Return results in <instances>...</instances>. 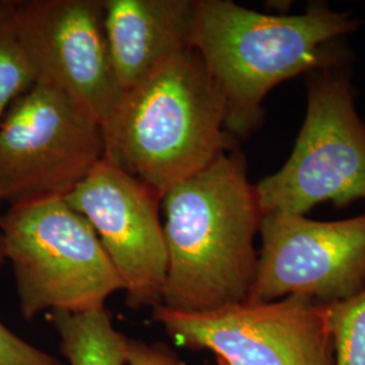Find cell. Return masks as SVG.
<instances>
[{
  "label": "cell",
  "instance_id": "ba28073f",
  "mask_svg": "<svg viewBox=\"0 0 365 365\" xmlns=\"http://www.w3.org/2000/svg\"><path fill=\"white\" fill-rule=\"evenodd\" d=\"M257 271L245 303L304 297L324 304L365 289V214L342 221L269 212L261 220Z\"/></svg>",
  "mask_w": 365,
  "mask_h": 365
},
{
  "label": "cell",
  "instance_id": "6da1fadb",
  "mask_svg": "<svg viewBox=\"0 0 365 365\" xmlns=\"http://www.w3.org/2000/svg\"><path fill=\"white\" fill-rule=\"evenodd\" d=\"M168 271L161 304L209 313L245 303L253 286L261 212L244 155L225 152L161 197Z\"/></svg>",
  "mask_w": 365,
  "mask_h": 365
},
{
  "label": "cell",
  "instance_id": "9c48e42d",
  "mask_svg": "<svg viewBox=\"0 0 365 365\" xmlns=\"http://www.w3.org/2000/svg\"><path fill=\"white\" fill-rule=\"evenodd\" d=\"M37 83L64 92L105 126L122 90L106 38L103 0H14Z\"/></svg>",
  "mask_w": 365,
  "mask_h": 365
},
{
  "label": "cell",
  "instance_id": "7a4b0ae2",
  "mask_svg": "<svg viewBox=\"0 0 365 365\" xmlns=\"http://www.w3.org/2000/svg\"><path fill=\"white\" fill-rule=\"evenodd\" d=\"M361 25L351 13L312 1L298 15H269L232 0H196L192 48L221 88L235 140L260 128L276 86L352 58L345 42Z\"/></svg>",
  "mask_w": 365,
  "mask_h": 365
},
{
  "label": "cell",
  "instance_id": "e0dca14e",
  "mask_svg": "<svg viewBox=\"0 0 365 365\" xmlns=\"http://www.w3.org/2000/svg\"><path fill=\"white\" fill-rule=\"evenodd\" d=\"M0 203H1V200H0ZM4 261H6V259H4V252H3V238H1V233H0V268H1Z\"/></svg>",
  "mask_w": 365,
  "mask_h": 365
},
{
  "label": "cell",
  "instance_id": "8fae6325",
  "mask_svg": "<svg viewBox=\"0 0 365 365\" xmlns=\"http://www.w3.org/2000/svg\"><path fill=\"white\" fill-rule=\"evenodd\" d=\"M111 64L122 92L192 48L196 0H103Z\"/></svg>",
  "mask_w": 365,
  "mask_h": 365
},
{
  "label": "cell",
  "instance_id": "4fadbf2b",
  "mask_svg": "<svg viewBox=\"0 0 365 365\" xmlns=\"http://www.w3.org/2000/svg\"><path fill=\"white\" fill-rule=\"evenodd\" d=\"M36 83V71L18 33L14 0H0V120Z\"/></svg>",
  "mask_w": 365,
  "mask_h": 365
},
{
  "label": "cell",
  "instance_id": "8992f818",
  "mask_svg": "<svg viewBox=\"0 0 365 365\" xmlns=\"http://www.w3.org/2000/svg\"><path fill=\"white\" fill-rule=\"evenodd\" d=\"M105 155L102 125L64 92L36 83L0 120V200L66 197Z\"/></svg>",
  "mask_w": 365,
  "mask_h": 365
},
{
  "label": "cell",
  "instance_id": "5bb4252c",
  "mask_svg": "<svg viewBox=\"0 0 365 365\" xmlns=\"http://www.w3.org/2000/svg\"><path fill=\"white\" fill-rule=\"evenodd\" d=\"M336 365H365V289L353 298L327 304Z\"/></svg>",
  "mask_w": 365,
  "mask_h": 365
},
{
  "label": "cell",
  "instance_id": "5b68a950",
  "mask_svg": "<svg viewBox=\"0 0 365 365\" xmlns=\"http://www.w3.org/2000/svg\"><path fill=\"white\" fill-rule=\"evenodd\" d=\"M352 58L306 75L307 110L286 164L255 184L262 215H304L321 203L365 199V120L354 103Z\"/></svg>",
  "mask_w": 365,
  "mask_h": 365
},
{
  "label": "cell",
  "instance_id": "3957f363",
  "mask_svg": "<svg viewBox=\"0 0 365 365\" xmlns=\"http://www.w3.org/2000/svg\"><path fill=\"white\" fill-rule=\"evenodd\" d=\"M226 118L221 88L199 53L187 49L122 92L103 126L105 158L163 197L235 149Z\"/></svg>",
  "mask_w": 365,
  "mask_h": 365
},
{
  "label": "cell",
  "instance_id": "277c9868",
  "mask_svg": "<svg viewBox=\"0 0 365 365\" xmlns=\"http://www.w3.org/2000/svg\"><path fill=\"white\" fill-rule=\"evenodd\" d=\"M0 233L26 321L54 312L102 310L113 294L123 291L91 225L66 197L10 206L0 217Z\"/></svg>",
  "mask_w": 365,
  "mask_h": 365
},
{
  "label": "cell",
  "instance_id": "7c38bea8",
  "mask_svg": "<svg viewBox=\"0 0 365 365\" xmlns=\"http://www.w3.org/2000/svg\"><path fill=\"white\" fill-rule=\"evenodd\" d=\"M68 365H126L128 336L114 327L106 310L48 314Z\"/></svg>",
  "mask_w": 365,
  "mask_h": 365
},
{
  "label": "cell",
  "instance_id": "9a60e30c",
  "mask_svg": "<svg viewBox=\"0 0 365 365\" xmlns=\"http://www.w3.org/2000/svg\"><path fill=\"white\" fill-rule=\"evenodd\" d=\"M0 365H66L56 356L41 351L18 337L0 321Z\"/></svg>",
  "mask_w": 365,
  "mask_h": 365
},
{
  "label": "cell",
  "instance_id": "30bf717a",
  "mask_svg": "<svg viewBox=\"0 0 365 365\" xmlns=\"http://www.w3.org/2000/svg\"><path fill=\"white\" fill-rule=\"evenodd\" d=\"M66 200L98 235L131 310L160 306L168 271L161 196L103 158Z\"/></svg>",
  "mask_w": 365,
  "mask_h": 365
},
{
  "label": "cell",
  "instance_id": "2e32d148",
  "mask_svg": "<svg viewBox=\"0 0 365 365\" xmlns=\"http://www.w3.org/2000/svg\"><path fill=\"white\" fill-rule=\"evenodd\" d=\"M126 365H182L176 353L163 342L148 344L143 339L126 341Z\"/></svg>",
  "mask_w": 365,
  "mask_h": 365
},
{
  "label": "cell",
  "instance_id": "52a82bcc",
  "mask_svg": "<svg viewBox=\"0 0 365 365\" xmlns=\"http://www.w3.org/2000/svg\"><path fill=\"white\" fill-rule=\"evenodd\" d=\"M152 318L176 345L214 353L220 365H336L327 304L304 297L209 313L157 306Z\"/></svg>",
  "mask_w": 365,
  "mask_h": 365
}]
</instances>
